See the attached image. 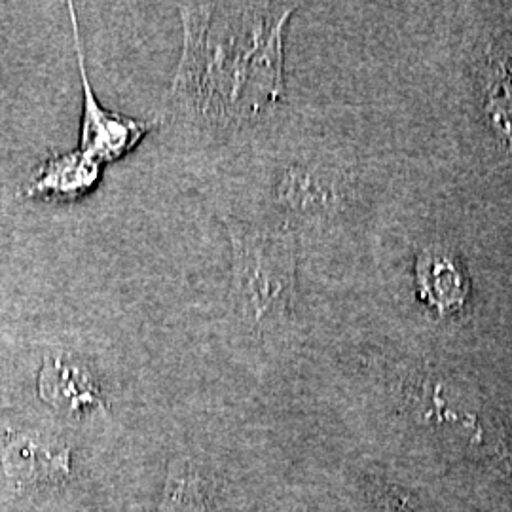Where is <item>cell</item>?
Instances as JSON below:
<instances>
[{
  "label": "cell",
  "instance_id": "1",
  "mask_svg": "<svg viewBox=\"0 0 512 512\" xmlns=\"http://www.w3.org/2000/svg\"><path fill=\"white\" fill-rule=\"evenodd\" d=\"M183 55L167 107L209 129L239 128L283 95V35L294 4H177Z\"/></svg>",
  "mask_w": 512,
  "mask_h": 512
},
{
  "label": "cell",
  "instance_id": "2",
  "mask_svg": "<svg viewBox=\"0 0 512 512\" xmlns=\"http://www.w3.org/2000/svg\"><path fill=\"white\" fill-rule=\"evenodd\" d=\"M232 253L230 298L239 315L264 329L285 319L294 298L296 255L291 234L226 217Z\"/></svg>",
  "mask_w": 512,
  "mask_h": 512
},
{
  "label": "cell",
  "instance_id": "3",
  "mask_svg": "<svg viewBox=\"0 0 512 512\" xmlns=\"http://www.w3.org/2000/svg\"><path fill=\"white\" fill-rule=\"evenodd\" d=\"M71 18H73L74 46H76V57L80 67V78H82V133H80V152L90 156L99 164H109L124 158L133 148L139 145V141L147 135L152 124L139 122L128 118L124 114H116L110 110L103 109V105L95 99V93L90 84V78L86 73V61H84V46L78 31V21L74 14L73 4Z\"/></svg>",
  "mask_w": 512,
  "mask_h": 512
},
{
  "label": "cell",
  "instance_id": "4",
  "mask_svg": "<svg viewBox=\"0 0 512 512\" xmlns=\"http://www.w3.org/2000/svg\"><path fill=\"white\" fill-rule=\"evenodd\" d=\"M0 456L4 473L19 488L55 484L71 473V450L55 440L10 433Z\"/></svg>",
  "mask_w": 512,
  "mask_h": 512
},
{
  "label": "cell",
  "instance_id": "5",
  "mask_svg": "<svg viewBox=\"0 0 512 512\" xmlns=\"http://www.w3.org/2000/svg\"><path fill=\"white\" fill-rule=\"evenodd\" d=\"M38 393L65 414H84L105 408L103 395L88 368L71 357H48L40 370Z\"/></svg>",
  "mask_w": 512,
  "mask_h": 512
},
{
  "label": "cell",
  "instance_id": "6",
  "mask_svg": "<svg viewBox=\"0 0 512 512\" xmlns=\"http://www.w3.org/2000/svg\"><path fill=\"white\" fill-rule=\"evenodd\" d=\"M416 275L421 298L440 313L459 310L465 304L469 285L452 256L440 251L421 253Z\"/></svg>",
  "mask_w": 512,
  "mask_h": 512
},
{
  "label": "cell",
  "instance_id": "7",
  "mask_svg": "<svg viewBox=\"0 0 512 512\" xmlns=\"http://www.w3.org/2000/svg\"><path fill=\"white\" fill-rule=\"evenodd\" d=\"M103 165L80 150L52 158L33 184V192L55 198H78L90 192L101 179Z\"/></svg>",
  "mask_w": 512,
  "mask_h": 512
},
{
  "label": "cell",
  "instance_id": "8",
  "mask_svg": "<svg viewBox=\"0 0 512 512\" xmlns=\"http://www.w3.org/2000/svg\"><path fill=\"white\" fill-rule=\"evenodd\" d=\"M488 110L494 116L495 126L512 141V78L499 63L494 67L492 86L488 92Z\"/></svg>",
  "mask_w": 512,
  "mask_h": 512
},
{
  "label": "cell",
  "instance_id": "9",
  "mask_svg": "<svg viewBox=\"0 0 512 512\" xmlns=\"http://www.w3.org/2000/svg\"><path fill=\"white\" fill-rule=\"evenodd\" d=\"M162 512H205L196 476L188 473L186 476L169 478Z\"/></svg>",
  "mask_w": 512,
  "mask_h": 512
},
{
  "label": "cell",
  "instance_id": "10",
  "mask_svg": "<svg viewBox=\"0 0 512 512\" xmlns=\"http://www.w3.org/2000/svg\"><path fill=\"white\" fill-rule=\"evenodd\" d=\"M389 511L410 512V509H408V503H406V505H404V501H399V503H397V505H395V507H393V509H389Z\"/></svg>",
  "mask_w": 512,
  "mask_h": 512
}]
</instances>
